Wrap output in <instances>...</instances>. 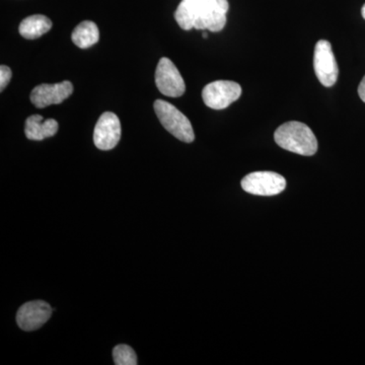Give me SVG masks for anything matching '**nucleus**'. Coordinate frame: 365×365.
Returning <instances> with one entry per match:
<instances>
[{
	"instance_id": "f257e3e1",
	"label": "nucleus",
	"mask_w": 365,
	"mask_h": 365,
	"mask_svg": "<svg viewBox=\"0 0 365 365\" xmlns=\"http://www.w3.org/2000/svg\"><path fill=\"white\" fill-rule=\"evenodd\" d=\"M227 0H182L175 19L180 28L220 32L227 25Z\"/></svg>"
},
{
	"instance_id": "f03ea898",
	"label": "nucleus",
	"mask_w": 365,
	"mask_h": 365,
	"mask_svg": "<svg viewBox=\"0 0 365 365\" xmlns=\"http://www.w3.org/2000/svg\"><path fill=\"white\" fill-rule=\"evenodd\" d=\"M275 143L283 150L311 157L318 150V140L307 125L292 121L281 125L274 134Z\"/></svg>"
},
{
	"instance_id": "7ed1b4c3",
	"label": "nucleus",
	"mask_w": 365,
	"mask_h": 365,
	"mask_svg": "<svg viewBox=\"0 0 365 365\" xmlns=\"http://www.w3.org/2000/svg\"><path fill=\"white\" fill-rule=\"evenodd\" d=\"M153 108L165 130L182 143H193L195 134L191 122L174 105L158 98L153 104Z\"/></svg>"
},
{
	"instance_id": "20e7f679",
	"label": "nucleus",
	"mask_w": 365,
	"mask_h": 365,
	"mask_svg": "<svg viewBox=\"0 0 365 365\" xmlns=\"http://www.w3.org/2000/svg\"><path fill=\"white\" fill-rule=\"evenodd\" d=\"M241 96V86L230 81H213L208 83L202 91L204 104L213 110L227 109Z\"/></svg>"
},
{
	"instance_id": "39448f33",
	"label": "nucleus",
	"mask_w": 365,
	"mask_h": 365,
	"mask_svg": "<svg viewBox=\"0 0 365 365\" xmlns=\"http://www.w3.org/2000/svg\"><path fill=\"white\" fill-rule=\"evenodd\" d=\"M242 187L253 195L274 196L284 191L287 181L276 173L255 172L242 180Z\"/></svg>"
},
{
	"instance_id": "423d86ee",
	"label": "nucleus",
	"mask_w": 365,
	"mask_h": 365,
	"mask_svg": "<svg viewBox=\"0 0 365 365\" xmlns=\"http://www.w3.org/2000/svg\"><path fill=\"white\" fill-rule=\"evenodd\" d=\"M314 67L319 83L327 88L335 85L339 74L337 62L332 51V46L326 40L317 43L314 48Z\"/></svg>"
},
{
	"instance_id": "0eeeda50",
	"label": "nucleus",
	"mask_w": 365,
	"mask_h": 365,
	"mask_svg": "<svg viewBox=\"0 0 365 365\" xmlns=\"http://www.w3.org/2000/svg\"><path fill=\"white\" fill-rule=\"evenodd\" d=\"M155 85L163 96L170 98L182 97L186 91L184 79L172 60L163 57L155 71Z\"/></svg>"
},
{
	"instance_id": "6e6552de",
	"label": "nucleus",
	"mask_w": 365,
	"mask_h": 365,
	"mask_svg": "<svg viewBox=\"0 0 365 365\" xmlns=\"http://www.w3.org/2000/svg\"><path fill=\"white\" fill-rule=\"evenodd\" d=\"M121 138V124L119 118L112 112H106L98 118L93 131V143L101 150H111L116 148Z\"/></svg>"
},
{
	"instance_id": "1a4fd4ad",
	"label": "nucleus",
	"mask_w": 365,
	"mask_h": 365,
	"mask_svg": "<svg viewBox=\"0 0 365 365\" xmlns=\"http://www.w3.org/2000/svg\"><path fill=\"white\" fill-rule=\"evenodd\" d=\"M52 307L43 300L26 302L16 314V323L23 331L31 332L40 329L51 318Z\"/></svg>"
},
{
	"instance_id": "9d476101",
	"label": "nucleus",
	"mask_w": 365,
	"mask_h": 365,
	"mask_svg": "<svg viewBox=\"0 0 365 365\" xmlns=\"http://www.w3.org/2000/svg\"><path fill=\"white\" fill-rule=\"evenodd\" d=\"M73 93V86L71 81L48 85L43 83L36 86L31 93V102L39 109L51 105H58L63 103Z\"/></svg>"
},
{
	"instance_id": "9b49d317",
	"label": "nucleus",
	"mask_w": 365,
	"mask_h": 365,
	"mask_svg": "<svg viewBox=\"0 0 365 365\" xmlns=\"http://www.w3.org/2000/svg\"><path fill=\"white\" fill-rule=\"evenodd\" d=\"M58 131V122L54 119L44 120L41 115H33L26 121L25 133L30 140H44L54 136Z\"/></svg>"
},
{
	"instance_id": "f8f14e48",
	"label": "nucleus",
	"mask_w": 365,
	"mask_h": 365,
	"mask_svg": "<svg viewBox=\"0 0 365 365\" xmlns=\"http://www.w3.org/2000/svg\"><path fill=\"white\" fill-rule=\"evenodd\" d=\"M52 28V21L43 14H35L23 20L19 26L21 37L28 40H35L49 32Z\"/></svg>"
},
{
	"instance_id": "ddd939ff",
	"label": "nucleus",
	"mask_w": 365,
	"mask_h": 365,
	"mask_svg": "<svg viewBox=\"0 0 365 365\" xmlns=\"http://www.w3.org/2000/svg\"><path fill=\"white\" fill-rule=\"evenodd\" d=\"M100 39L98 26L93 21H81L72 32L71 40L81 49H88Z\"/></svg>"
},
{
	"instance_id": "4468645a",
	"label": "nucleus",
	"mask_w": 365,
	"mask_h": 365,
	"mask_svg": "<svg viewBox=\"0 0 365 365\" xmlns=\"http://www.w3.org/2000/svg\"><path fill=\"white\" fill-rule=\"evenodd\" d=\"M113 359L116 365H136L135 352L128 345H118L113 350Z\"/></svg>"
},
{
	"instance_id": "2eb2a0df",
	"label": "nucleus",
	"mask_w": 365,
	"mask_h": 365,
	"mask_svg": "<svg viewBox=\"0 0 365 365\" xmlns=\"http://www.w3.org/2000/svg\"><path fill=\"white\" fill-rule=\"evenodd\" d=\"M13 78V72L6 66H0V91H4Z\"/></svg>"
},
{
	"instance_id": "dca6fc26",
	"label": "nucleus",
	"mask_w": 365,
	"mask_h": 365,
	"mask_svg": "<svg viewBox=\"0 0 365 365\" xmlns=\"http://www.w3.org/2000/svg\"><path fill=\"white\" fill-rule=\"evenodd\" d=\"M359 97L361 98L362 102L365 103V76L360 83L359 88Z\"/></svg>"
},
{
	"instance_id": "f3484780",
	"label": "nucleus",
	"mask_w": 365,
	"mask_h": 365,
	"mask_svg": "<svg viewBox=\"0 0 365 365\" xmlns=\"http://www.w3.org/2000/svg\"><path fill=\"white\" fill-rule=\"evenodd\" d=\"M361 14H362V16H364V19L365 20V4L364 6H362Z\"/></svg>"
},
{
	"instance_id": "a211bd4d",
	"label": "nucleus",
	"mask_w": 365,
	"mask_h": 365,
	"mask_svg": "<svg viewBox=\"0 0 365 365\" xmlns=\"http://www.w3.org/2000/svg\"><path fill=\"white\" fill-rule=\"evenodd\" d=\"M202 35H203L204 39H206V38H207V34L203 33Z\"/></svg>"
}]
</instances>
